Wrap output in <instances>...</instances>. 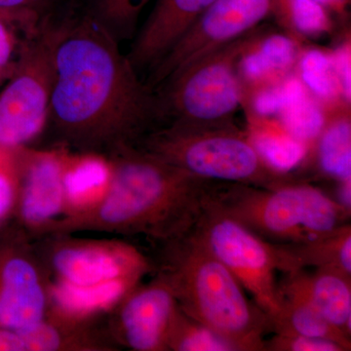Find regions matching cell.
<instances>
[{
  "label": "cell",
  "mask_w": 351,
  "mask_h": 351,
  "mask_svg": "<svg viewBox=\"0 0 351 351\" xmlns=\"http://www.w3.org/2000/svg\"><path fill=\"white\" fill-rule=\"evenodd\" d=\"M11 351H115L119 346L99 320L66 317L47 308L40 321L11 330Z\"/></svg>",
  "instance_id": "14"
},
{
  "label": "cell",
  "mask_w": 351,
  "mask_h": 351,
  "mask_svg": "<svg viewBox=\"0 0 351 351\" xmlns=\"http://www.w3.org/2000/svg\"><path fill=\"white\" fill-rule=\"evenodd\" d=\"M34 243L50 279L71 285H95L120 278L143 280L156 269L154 258L123 240L56 234L34 240Z\"/></svg>",
  "instance_id": "9"
},
{
  "label": "cell",
  "mask_w": 351,
  "mask_h": 351,
  "mask_svg": "<svg viewBox=\"0 0 351 351\" xmlns=\"http://www.w3.org/2000/svg\"><path fill=\"white\" fill-rule=\"evenodd\" d=\"M20 177V147L0 145V226L13 221Z\"/></svg>",
  "instance_id": "27"
},
{
  "label": "cell",
  "mask_w": 351,
  "mask_h": 351,
  "mask_svg": "<svg viewBox=\"0 0 351 351\" xmlns=\"http://www.w3.org/2000/svg\"><path fill=\"white\" fill-rule=\"evenodd\" d=\"M168 351H237L232 343L176 309L167 339Z\"/></svg>",
  "instance_id": "24"
},
{
  "label": "cell",
  "mask_w": 351,
  "mask_h": 351,
  "mask_svg": "<svg viewBox=\"0 0 351 351\" xmlns=\"http://www.w3.org/2000/svg\"><path fill=\"white\" fill-rule=\"evenodd\" d=\"M278 271L313 269L336 270L351 276V226L346 223L323 237L300 243L274 244Z\"/></svg>",
  "instance_id": "19"
},
{
  "label": "cell",
  "mask_w": 351,
  "mask_h": 351,
  "mask_svg": "<svg viewBox=\"0 0 351 351\" xmlns=\"http://www.w3.org/2000/svg\"><path fill=\"white\" fill-rule=\"evenodd\" d=\"M348 106L325 113L322 131L308 158H313L321 174L338 182H351V124Z\"/></svg>",
  "instance_id": "20"
},
{
  "label": "cell",
  "mask_w": 351,
  "mask_h": 351,
  "mask_svg": "<svg viewBox=\"0 0 351 351\" xmlns=\"http://www.w3.org/2000/svg\"><path fill=\"white\" fill-rule=\"evenodd\" d=\"M278 0H215L154 66L145 84L163 85L195 62L250 32L276 12Z\"/></svg>",
  "instance_id": "10"
},
{
  "label": "cell",
  "mask_w": 351,
  "mask_h": 351,
  "mask_svg": "<svg viewBox=\"0 0 351 351\" xmlns=\"http://www.w3.org/2000/svg\"><path fill=\"white\" fill-rule=\"evenodd\" d=\"M274 334L271 339H265L263 351H346L343 346L329 339Z\"/></svg>",
  "instance_id": "30"
},
{
  "label": "cell",
  "mask_w": 351,
  "mask_h": 351,
  "mask_svg": "<svg viewBox=\"0 0 351 351\" xmlns=\"http://www.w3.org/2000/svg\"><path fill=\"white\" fill-rule=\"evenodd\" d=\"M282 297L278 314L270 321L271 332L276 334L301 335L311 338L329 339L351 350V338L335 327L311 306L297 300Z\"/></svg>",
  "instance_id": "22"
},
{
  "label": "cell",
  "mask_w": 351,
  "mask_h": 351,
  "mask_svg": "<svg viewBox=\"0 0 351 351\" xmlns=\"http://www.w3.org/2000/svg\"><path fill=\"white\" fill-rule=\"evenodd\" d=\"M151 0H91V16L119 41L133 34L140 13Z\"/></svg>",
  "instance_id": "26"
},
{
  "label": "cell",
  "mask_w": 351,
  "mask_h": 351,
  "mask_svg": "<svg viewBox=\"0 0 351 351\" xmlns=\"http://www.w3.org/2000/svg\"><path fill=\"white\" fill-rule=\"evenodd\" d=\"M212 253L237 277L252 300L274 319L281 308L276 246L207 205L195 226ZM271 327V326H270Z\"/></svg>",
  "instance_id": "8"
},
{
  "label": "cell",
  "mask_w": 351,
  "mask_h": 351,
  "mask_svg": "<svg viewBox=\"0 0 351 351\" xmlns=\"http://www.w3.org/2000/svg\"><path fill=\"white\" fill-rule=\"evenodd\" d=\"M250 121L247 135L263 160L274 169L292 173L306 162L308 147L295 138L282 123H272L254 115Z\"/></svg>",
  "instance_id": "21"
},
{
  "label": "cell",
  "mask_w": 351,
  "mask_h": 351,
  "mask_svg": "<svg viewBox=\"0 0 351 351\" xmlns=\"http://www.w3.org/2000/svg\"><path fill=\"white\" fill-rule=\"evenodd\" d=\"M177 307L170 286L156 274L151 282L138 284L108 314L106 327L119 348L168 351V332Z\"/></svg>",
  "instance_id": "13"
},
{
  "label": "cell",
  "mask_w": 351,
  "mask_h": 351,
  "mask_svg": "<svg viewBox=\"0 0 351 351\" xmlns=\"http://www.w3.org/2000/svg\"><path fill=\"white\" fill-rule=\"evenodd\" d=\"M52 3L53 0H0V9L34 11L44 16Z\"/></svg>",
  "instance_id": "32"
},
{
  "label": "cell",
  "mask_w": 351,
  "mask_h": 351,
  "mask_svg": "<svg viewBox=\"0 0 351 351\" xmlns=\"http://www.w3.org/2000/svg\"><path fill=\"white\" fill-rule=\"evenodd\" d=\"M295 59V46L292 40L281 36L265 40L260 34L240 62V76L241 80L247 77L250 82H261L283 73L293 66Z\"/></svg>",
  "instance_id": "23"
},
{
  "label": "cell",
  "mask_w": 351,
  "mask_h": 351,
  "mask_svg": "<svg viewBox=\"0 0 351 351\" xmlns=\"http://www.w3.org/2000/svg\"><path fill=\"white\" fill-rule=\"evenodd\" d=\"M283 297L311 306L351 338V276L336 270L286 274L278 284Z\"/></svg>",
  "instance_id": "16"
},
{
  "label": "cell",
  "mask_w": 351,
  "mask_h": 351,
  "mask_svg": "<svg viewBox=\"0 0 351 351\" xmlns=\"http://www.w3.org/2000/svg\"><path fill=\"white\" fill-rule=\"evenodd\" d=\"M108 156L112 180L103 199L86 213L57 219L44 237L98 232L143 237L161 245L195 228L216 182L196 177L136 145H122Z\"/></svg>",
  "instance_id": "2"
},
{
  "label": "cell",
  "mask_w": 351,
  "mask_h": 351,
  "mask_svg": "<svg viewBox=\"0 0 351 351\" xmlns=\"http://www.w3.org/2000/svg\"><path fill=\"white\" fill-rule=\"evenodd\" d=\"M43 18L34 11L0 9V66L15 63L21 46L38 32Z\"/></svg>",
  "instance_id": "25"
},
{
  "label": "cell",
  "mask_w": 351,
  "mask_h": 351,
  "mask_svg": "<svg viewBox=\"0 0 351 351\" xmlns=\"http://www.w3.org/2000/svg\"><path fill=\"white\" fill-rule=\"evenodd\" d=\"M276 12H282L286 24L295 32L314 34L328 27L324 9L315 0H278Z\"/></svg>",
  "instance_id": "28"
},
{
  "label": "cell",
  "mask_w": 351,
  "mask_h": 351,
  "mask_svg": "<svg viewBox=\"0 0 351 351\" xmlns=\"http://www.w3.org/2000/svg\"><path fill=\"white\" fill-rule=\"evenodd\" d=\"M110 156L100 152L69 149L63 174V217L78 216L99 204L112 180Z\"/></svg>",
  "instance_id": "17"
},
{
  "label": "cell",
  "mask_w": 351,
  "mask_h": 351,
  "mask_svg": "<svg viewBox=\"0 0 351 351\" xmlns=\"http://www.w3.org/2000/svg\"><path fill=\"white\" fill-rule=\"evenodd\" d=\"M15 63L10 66H0V82L10 77L13 73L14 69H15Z\"/></svg>",
  "instance_id": "33"
},
{
  "label": "cell",
  "mask_w": 351,
  "mask_h": 351,
  "mask_svg": "<svg viewBox=\"0 0 351 351\" xmlns=\"http://www.w3.org/2000/svg\"><path fill=\"white\" fill-rule=\"evenodd\" d=\"M335 71L339 89L346 103L350 104V43L339 48L335 56Z\"/></svg>",
  "instance_id": "31"
},
{
  "label": "cell",
  "mask_w": 351,
  "mask_h": 351,
  "mask_svg": "<svg viewBox=\"0 0 351 351\" xmlns=\"http://www.w3.org/2000/svg\"><path fill=\"white\" fill-rule=\"evenodd\" d=\"M49 285L34 239L13 221L0 226V328L22 330L43 319Z\"/></svg>",
  "instance_id": "11"
},
{
  "label": "cell",
  "mask_w": 351,
  "mask_h": 351,
  "mask_svg": "<svg viewBox=\"0 0 351 351\" xmlns=\"http://www.w3.org/2000/svg\"><path fill=\"white\" fill-rule=\"evenodd\" d=\"M321 5H339L341 0H315Z\"/></svg>",
  "instance_id": "34"
},
{
  "label": "cell",
  "mask_w": 351,
  "mask_h": 351,
  "mask_svg": "<svg viewBox=\"0 0 351 351\" xmlns=\"http://www.w3.org/2000/svg\"><path fill=\"white\" fill-rule=\"evenodd\" d=\"M260 34L257 29L226 44L164 83V117L193 125L232 123L243 101L240 62Z\"/></svg>",
  "instance_id": "6"
},
{
  "label": "cell",
  "mask_w": 351,
  "mask_h": 351,
  "mask_svg": "<svg viewBox=\"0 0 351 351\" xmlns=\"http://www.w3.org/2000/svg\"><path fill=\"white\" fill-rule=\"evenodd\" d=\"M214 1L157 0L128 55L136 71L151 69L162 59Z\"/></svg>",
  "instance_id": "15"
},
{
  "label": "cell",
  "mask_w": 351,
  "mask_h": 351,
  "mask_svg": "<svg viewBox=\"0 0 351 351\" xmlns=\"http://www.w3.org/2000/svg\"><path fill=\"white\" fill-rule=\"evenodd\" d=\"M142 281L120 278L95 285L75 286L50 279L48 308L73 319L100 320Z\"/></svg>",
  "instance_id": "18"
},
{
  "label": "cell",
  "mask_w": 351,
  "mask_h": 351,
  "mask_svg": "<svg viewBox=\"0 0 351 351\" xmlns=\"http://www.w3.org/2000/svg\"><path fill=\"white\" fill-rule=\"evenodd\" d=\"M302 77L307 86L323 98L331 99L336 96V82L331 80V71H334L332 60L319 52H309L302 60Z\"/></svg>",
  "instance_id": "29"
},
{
  "label": "cell",
  "mask_w": 351,
  "mask_h": 351,
  "mask_svg": "<svg viewBox=\"0 0 351 351\" xmlns=\"http://www.w3.org/2000/svg\"><path fill=\"white\" fill-rule=\"evenodd\" d=\"M165 119L119 41L90 15L66 22L55 51L50 119L62 145L108 154L137 145Z\"/></svg>",
  "instance_id": "1"
},
{
  "label": "cell",
  "mask_w": 351,
  "mask_h": 351,
  "mask_svg": "<svg viewBox=\"0 0 351 351\" xmlns=\"http://www.w3.org/2000/svg\"><path fill=\"white\" fill-rule=\"evenodd\" d=\"M166 162L209 181L274 189L302 181L269 165L246 132L234 123L215 125L171 122L145 136L137 145Z\"/></svg>",
  "instance_id": "5"
},
{
  "label": "cell",
  "mask_w": 351,
  "mask_h": 351,
  "mask_svg": "<svg viewBox=\"0 0 351 351\" xmlns=\"http://www.w3.org/2000/svg\"><path fill=\"white\" fill-rule=\"evenodd\" d=\"M207 205L271 244L317 239L350 218V210L306 181L274 189L216 182Z\"/></svg>",
  "instance_id": "4"
},
{
  "label": "cell",
  "mask_w": 351,
  "mask_h": 351,
  "mask_svg": "<svg viewBox=\"0 0 351 351\" xmlns=\"http://www.w3.org/2000/svg\"><path fill=\"white\" fill-rule=\"evenodd\" d=\"M64 25L43 19L38 32L21 46L13 73L0 92L1 147H29L47 125L55 82V51Z\"/></svg>",
  "instance_id": "7"
},
{
  "label": "cell",
  "mask_w": 351,
  "mask_h": 351,
  "mask_svg": "<svg viewBox=\"0 0 351 351\" xmlns=\"http://www.w3.org/2000/svg\"><path fill=\"white\" fill-rule=\"evenodd\" d=\"M69 147H20V177L13 221L32 239H41L63 217V174Z\"/></svg>",
  "instance_id": "12"
},
{
  "label": "cell",
  "mask_w": 351,
  "mask_h": 351,
  "mask_svg": "<svg viewBox=\"0 0 351 351\" xmlns=\"http://www.w3.org/2000/svg\"><path fill=\"white\" fill-rule=\"evenodd\" d=\"M154 274L172 290L182 313L232 343L237 351H263L269 318L212 253L193 228L161 244Z\"/></svg>",
  "instance_id": "3"
}]
</instances>
